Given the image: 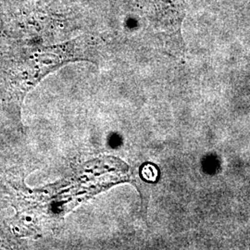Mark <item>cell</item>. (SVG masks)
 Masks as SVG:
<instances>
[{"label": "cell", "instance_id": "1", "mask_svg": "<svg viewBox=\"0 0 250 250\" xmlns=\"http://www.w3.org/2000/svg\"><path fill=\"white\" fill-rule=\"evenodd\" d=\"M142 9L166 41L181 43V30L187 12V0H140Z\"/></svg>", "mask_w": 250, "mask_h": 250}]
</instances>
